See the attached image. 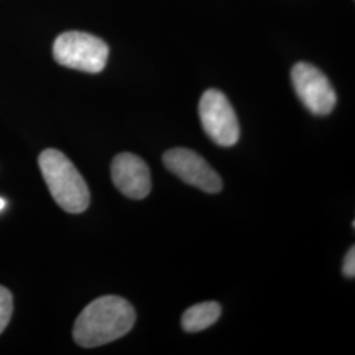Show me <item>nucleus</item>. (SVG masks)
I'll use <instances>...</instances> for the list:
<instances>
[{"mask_svg": "<svg viewBox=\"0 0 355 355\" xmlns=\"http://www.w3.org/2000/svg\"><path fill=\"white\" fill-rule=\"evenodd\" d=\"M135 322L136 312L129 302L114 295L102 296L80 312L73 337L82 347H98L124 337Z\"/></svg>", "mask_w": 355, "mask_h": 355, "instance_id": "nucleus-1", "label": "nucleus"}, {"mask_svg": "<svg viewBox=\"0 0 355 355\" xmlns=\"http://www.w3.org/2000/svg\"><path fill=\"white\" fill-rule=\"evenodd\" d=\"M38 166L51 198L69 214H82L89 205L86 180L73 162L57 149H46L38 157Z\"/></svg>", "mask_w": 355, "mask_h": 355, "instance_id": "nucleus-2", "label": "nucleus"}, {"mask_svg": "<svg viewBox=\"0 0 355 355\" xmlns=\"http://www.w3.org/2000/svg\"><path fill=\"white\" fill-rule=\"evenodd\" d=\"M108 54L110 48L102 38L78 31L60 35L53 45V57L58 64L89 74L104 70Z\"/></svg>", "mask_w": 355, "mask_h": 355, "instance_id": "nucleus-3", "label": "nucleus"}, {"mask_svg": "<svg viewBox=\"0 0 355 355\" xmlns=\"http://www.w3.org/2000/svg\"><path fill=\"white\" fill-rule=\"evenodd\" d=\"M204 132L218 146L230 148L240 140V124L228 98L218 89L205 91L199 103Z\"/></svg>", "mask_w": 355, "mask_h": 355, "instance_id": "nucleus-4", "label": "nucleus"}, {"mask_svg": "<svg viewBox=\"0 0 355 355\" xmlns=\"http://www.w3.org/2000/svg\"><path fill=\"white\" fill-rule=\"evenodd\" d=\"M292 85L305 108L316 116L329 114L337 104V94L327 76L313 64L299 62L292 67Z\"/></svg>", "mask_w": 355, "mask_h": 355, "instance_id": "nucleus-5", "label": "nucleus"}, {"mask_svg": "<svg viewBox=\"0 0 355 355\" xmlns=\"http://www.w3.org/2000/svg\"><path fill=\"white\" fill-rule=\"evenodd\" d=\"M164 164L187 184L208 193L223 190V180L200 154L186 148L170 149L164 154Z\"/></svg>", "mask_w": 355, "mask_h": 355, "instance_id": "nucleus-6", "label": "nucleus"}, {"mask_svg": "<svg viewBox=\"0 0 355 355\" xmlns=\"http://www.w3.org/2000/svg\"><path fill=\"white\" fill-rule=\"evenodd\" d=\"M111 175L116 189L129 199H145L152 190L150 170L136 154L120 153L111 165Z\"/></svg>", "mask_w": 355, "mask_h": 355, "instance_id": "nucleus-7", "label": "nucleus"}, {"mask_svg": "<svg viewBox=\"0 0 355 355\" xmlns=\"http://www.w3.org/2000/svg\"><path fill=\"white\" fill-rule=\"evenodd\" d=\"M221 316V305L205 302L192 305L182 316V328L189 333H198L212 327Z\"/></svg>", "mask_w": 355, "mask_h": 355, "instance_id": "nucleus-8", "label": "nucleus"}, {"mask_svg": "<svg viewBox=\"0 0 355 355\" xmlns=\"http://www.w3.org/2000/svg\"><path fill=\"white\" fill-rule=\"evenodd\" d=\"M13 312V299L11 292L0 286V334L10 324Z\"/></svg>", "mask_w": 355, "mask_h": 355, "instance_id": "nucleus-9", "label": "nucleus"}, {"mask_svg": "<svg viewBox=\"0 0 355 355\" xmlns=\"http://www.w3.org/2000/svg\"><path fill=\"white\" fill-rule=\"evenodd\" d=\"M343 275L346 278H354L355 277V248L353 246L345 257L343 267Z\"/></svg>", "mask_w": 355, "mask_h": 355, "instance_id": "nucleus-10", "label": "nucleus"}, {"mask_svg": "<svg viewBox=\"0 0 355 355\" xmlns=\"http://www.w3.org/2000/svg\"><path fill=\"white\" fill-rule=\"evenodd\" d=\"M4 205H6V202H4V199H1L0 198V211L4 208Z\"/></svg>", "mask_w": 355, "mask_h": 355, "instance_id": "nucleus-11", "label": "nucleus"}]
</instances>
